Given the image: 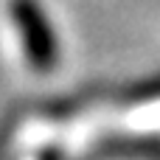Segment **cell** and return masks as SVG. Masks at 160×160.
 <instances>
[{
    "instance_id": "6da1fadb",
    "label": "cell",
    "mask_w": 160,
    "mask_h": 160,
    "mask_svg": "<svg viewBox=\"0 0 160 160\" xmlns=\"http://www.w3.org/2000/svg\"><path fill=\"white\" fill-rule=\"evenodd\" d=\"M11 17L20 31L28 65L39 73L53 70L59 62V42L45 8L37 0H11Z\"/></svg>"
}]
</instances>
